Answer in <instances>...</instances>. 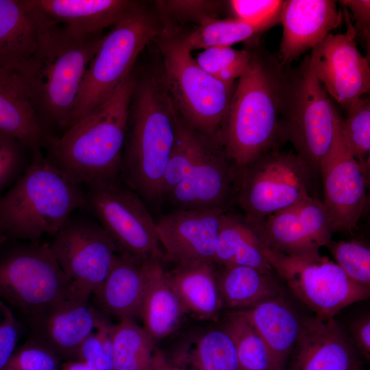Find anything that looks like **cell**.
<instances>
[{"instance_id": "1", "label": "cell", "mask_w": 370, "mask_h": 370, "mask_svg": "<svg viewBox=\"0 0 370 370\" xmlns=\"http://www.w3.org/2000/svg\"><path fill=\"white\" fill-rule=\"evenodd\" d=\"M43 17L34 53L16 71L5 73L18 84L40 125L54 138L71 125L85 73L104 36L81 34Z\"/></svg>"}, {"instance_id": "2", "label": "cell", "mask_w": 370, "mask_h": 370, "mask_svg": "<svg viewBox=\"0 0 370 370\" xmlns=\"http://www.w3.org/2000/svg\"><path fill=\"white\" fill-rule=\"evenodd\" d=\"M285 66L263 49L251 51L238 78L218 138L236 169L284 142L282 114Z\"/></svg>"}, {"instance_id": "3", "label": "cell", "mask_w": 370, "mask_h": 370, "mask_svg": "<svg viewBox=\"0 0 370 370\" xmlns=\"http://www.w3.org/2000/svg\"><path fill=\"white\" fill-rule=\"evenodd\" d=\"M136 87L131 73L98 108L49 140L46 159L83 186L119 178Z\"/></svg>"}, {"instance_id": "4", "label": "cell", "mask_w": 370, "mask_h": 370, "mask_svg": "<svg viewBox=\"0 0 370 370\" xmlns=\"http://www.w3.org/2000/svg\"><path fill=\"white\" fill-rule=\"evenodd\" d=\"M84 199V186L36 150L24 173L0 196V233L12 241L53 236L82 208Z\"/></svg>"}, {"instance_id": "5", "label": "cell", "mask_w": 370, "mask_h": 370, "mask_svg": "<svg viewBox=\"0 0 370 370\" xmlns=\"http://www.w3.org/2000/svg\"><path fill=\"white\" fill-rule=\"evenodd\" d=\"M180 117L164 84L156 79L138 90L129 120L119 178L145 201H162L163 178Z\"/></svg>"}, {"instance_id": "6", "label": "cell", "mask_w": 370, "mask_h": 370, "mask_svg": "<svg viewBox=\"0 0 370 370\" xmlns=\"http://www.w3.org/2000/svg\"><path fill=\"white\" fill-rule=\"evenodd\" d=\"M340 118L318 79L308 54L293 69H286L282 114L283 139L293 145L314 174L333 142Z\"/></svg>"}, {"instance_id": "7", "label": "cell", "mask_w": 370, "mask_h": 370, "mask_svg": "<svg viewBox=\"0 0 370 370\" xmlns=\"http://www.w3.org/2000/svg\"><path fill=\"white\" fill-rule=\"evenodd\" d=\"M158 41L163 58V82L176 110L192 129L218 139L234 85H227L204 71L182 38L165 32Z\"/></svg>"}, {"instance_id": "8", "label": "cell", "mask_w": 370, "mask_h": 370, "mask_svg": "<svg viewBox=\"0 0 370 370\" xmlns=\"http://www.w3.org/2000/svg\"><path fill=\"white\" fill-rule=\"evenodd\" d=\"M315 174L295 152L271 149L236 169L234 199L249 225L310 195Z\"/></svg>"}, {"instance_id": "9", "label": "cell", "mask_w": 370, "mask_h": 370, "mask_svg": "<svg viewBox=\"0 0 370 370\" xmlns=\"http://www.w3.org/2000/svg\"><path fill=\"white\" fill-rule=\"evenodd\" d=\"M158 35L152 18L138 7L113 25L86 69L71 126L95 111L112 95L132 73L145 47Z\"/></svg>"}, {"instance_id": "10", "label": "cell", "mask_w": 370, "mask_h": 370, "mask_svg": "<svg viewBox=\"0 0 370 370\" xmlns=\"http://www.w3.org/2000/svg\"><path fill=\"white\" fill-rule=\"evenodd\" d=\"M18 242L0 254V299L31 317L73 296L49 243Z\"/></svg>"}, {"instance_id": "11", "label": "cell", "mask_w": 370, "mask_h": 370, "mask_svg": "<svg viewBox=\"0 0 370 370\" xmlns=\"http://www.w3.org/2000/svg\"><path fill=\"white\" fill-rule=\"evenodd\" d=\"M84 188L82 209L108 232L119 254L140 262L161 257L156 222L136 192L119 177Z\"/></svg>"}, {"instance_id": "12", "label": "cell", "mask_w": 370, "mask_h": 370, "mask_svg": "<svg viewBox=\"0 0 370 370\" xmlns=\"http://www.w3.org/2000/svg\"><path fill=\"white\" fill-rule=\"evenodd\" d=\"M49 246L73 296L84 300L103 282L119 254L111 236L82 208L69 217Z\"/></svg>"}, {"instance_id": "13", "label": "cell", "mask_w": 370, "mask_h": 370, "mask_svg": "<svg viewBox=\"0 0 370 370\" xmlns=\"http://www.w3.org/2000/svg\"><path fill=\"white\" fill-rule=\"evenodd\" d=\"M275 273L314 316L334 318L342 309L369 297L370 288L352 280L340 267L321 255L286 256L264 247Z\"/></svg>"}, {"instance_id": "14", "label": "cell", "mask_w": 370, "mask_h": 370, "mask_svg": "<svg viewBox=\"0 0 370 370\" xmlns=\"http://www.w3.org/2000/svg\"><path fill=\"white\" fill-rule=\"evenodd\" d=\"M249 225L266 247L301 258L319 256L320 249L329 243L334 232L323 202L312 196Z\"/></svg>"}, {"instance_id": "15", "label": "cell", "mask_w": 370, "mask_h": 370, "mask_svg": "<svg viewBox=\"0 0 370 370\" xmlns=\"http://www.w3.org/2000/svg\"><path fill=\"white\" fill-rule=\"evenodd\" d=\"M236 174L220 141L204 136L183 180L162 201L175 209L227 210L234 199Z\"/></svg>"}, {"instance_id": "16", "label": "cell", "mask_w": 370, "mask_h": 370, "mask_svg": "<svg viewBox=\"0 0 370 370\" xmlns=\"http://www.w3.org/2000/svg\"><path fill=\"white\" fill-rule=\"evenodd\" d=\"M347 30L330 34L310 56L318 79L337 103L346 107L370 90V68L368 58L356 46V33L344 8Z\"/></svg>"}, {"instance_id": "17", "label": "cell", "mask_w": 370, "mask_h": 370, "mask_svg": "<svg viewBox=\"0 0 370 370\" xmlns=\"http://www.w3.org/2000/svg\"><path fill=\"white\" fill-rule=\"evenodd\" d=\"M337 122L331 147L322 160L319 173L324 188L322 201L334 232H352L367 203L365 166L347 149Z\"/></svg>"}, {"instance_id": "18", "label": "cell", "mask_w": 370, "mask_h": 370, "mask_svg": "<svg viewBox=\"0 0 370 370\" xmlns=\"http://www.w3.org/2000/svg\"><path fill=\"white\" fill-rule=\"evenodd\" d=\"M225 209H175L156 222L160 245L177 266L214 264Z\"/></svg>"}, {"instance_id": "19", "label": "cell", "mask_w": 370, "mask_h": 370, "mask_svg": "<svg viewBox=\"0 0 370 370\" xmlns=\"http://www.w3.org/2000/svg\"><path fill=\"white\" fill-rule=\"evenodd\" d=\"M287 370H363L350 336L334 318L302 317Z\"/></svg>"}, {"instance_id": "20", "label": "cell", "mask_w": 370, "mask_h": 370, "mask_svg": "<svg viewBox=\"0 0 370 370\" xmlns=\"http://www.w3.org/2000/svg\"><path fill=\"white\" fill-rule=\"evenodd\" d=\"M342 21L333 0L284 1L280 22L282 36L278 59L283 66L320 44Z\"/></svg>"}, {"instance_id": "21", "label": "cell", "mask_w": 370, "mask_h": 370, "mask_svg": "<svg viewBox=\"0 0 370 370\" xmlns=\"http://www.w3.org/2000/svg\"><path fill=\"white\" fill-rule=\"evenodd\" d=\"M88 301L65 299L29 317L32 338L61 359L75 360L81 344L94 331L99 314Z\"/></svg>"}, {"instance_id": "22", "label": "cell", "mask_w": 370, "mask_h": 370, "mask_svg": "<svg viewBox=\"0 0 370 370\" xmlns=\"http://www.w3.org/2000/svg\"><path fill=\"white\" fill-rule=\"evenodd\" d=\"M236 312L247 319L262 339L268 354L269 370H286L302 317L283 295Z\"/></svg>"}, {"instance_id": "23", "label": "cell", "mask_w": 370, "mask_h": 370, "mask_svg": "<svg viewBox=\"0 0 370 370\" xmlns=\"http://www.w3.org/2000/svg\"><path fill=\"white\" fill-rule=\"evenodd\" d=\"M47 19L84 35L102 33L137 8L128 0H29Z\"/></svg>"}, {"instance_id": "24", "label": "cell", "mask_w": 370, "mask_h": 370, "mask_svg": "<svg viewBox=\"0 0 370 370\" xmlns=\"http://www.w3.org/2000/svg\"><path fill=\"white\" fill-rule=\"evenodd\" d=\"M43 22L28 0H0V72H14L34 53Z\"/></svg>"}, {"instance_id": "25", "label": "cell", "mask_w": 370, "mask_h": 370, "mask_svg": "<svg viewBox=\"0 0 370 370\" xmlns=\"http://www.w3.org/2000/svg\"><path fill=\"white\" fill-rule=\"evenodd\" d=\"M145 284L140 310L143 328L155 341L179 325L185 308L172 287L160 257L144 260Z\"/></svg>"}, {"instance_id": "26", "label": "cell", "mask_w": 370, "mask_h": 370, "mask_svg": "<svg viewBox=\"0 0 370 370\" xmlns=\"http://www.w3.org/2000/svg\"><path fill=\"white\" fill-rule=\"evenodd\" d=\"M142 262L119 253L106 278L92 294L120 321L140 314L145 284Z\"/></svg>"}, {"instance_id": "27", "label": "cell", "mask_w": 370, "mask_h": 370, "mask_svg": "<svg viewBox=\"0 0 370 370\" xmlns=\"http://www.w3.org/2000/svg\"><path fill=\"white\" fill-rule=\"evenodd\" d=\"M274 273L246 266L223 267L217 276L223 306L240 311L282 296Z\"/></svg>"}, {"instance_id": "28", "label": "cell", "mask_w": 370, "mask_h": 370, "mask_svg": "<svg viewBox=\"0 0 370 370\" xmlns=\"http://www.w3.org/2000/svg\"><path fill=\"white\" fill-rule=\"evenodd\" d=\"M0 132L12 136L34 151L45 148L49 137L14 79L0 72Z\"/></svg>"}, {"instance_id": "29", "label": "cell", "mask_w": 370, "mask_h": 370, "mask_svg": "<svg viewBox=\"0 0 370 370\" xmlns=\"http://www.w3.org/2000/svg\"><path fill=\"white\" fill-rule=\"evenodd\" d=\"M167 274L186 310L203 319L218 314L223 303L212 263L177 266Z\"/></svg>"}, {"instance_id": "30", "label": "cell", "mask_w": 370, "mask_h": 370, "mask_svg": "<svg viewBox=\"0 0 370 370\" xmlns=\"http://www.w3.org/2000/svg\"><path fill=\"white\" fill-rule=\"evenodd\" d=\"M214 263L223 267L246 266L274 273L257 234L243 218L227 211L222 219Z\"/></svg>"}, {"instance_id": "31", "label": "cell", "mask_w": 370, "mask_h": 370, "mask_svg": "<svg viewBox=\"0 0 370 370\" xmlns=\"http://www.w3.org/2000/svg\"><path fill=\"white\" fill-rule=\"evenodd\" d=\"M280 15L252 23L236 18H210L200 23L195 31L182 40L190 51L214 47H231L262 33L280 23Z\"/></svg>"}, {"instance_id": "32", "label": "cell", "mask_w": 370, "mask_h": 370, "mask_svg": "<svg viewBox=\"0 0 370 370\" xmlns=\"http://www.w3.org/2000/svg\"><path fill=\"white\" fill-rule=\"evenodd\" d=\"M153 342L134 319L121 320L114 330V370H152Z\"/></svg>"}, {"instance_id": "33", "label": "cell", "mask_w": 370, "mask_h": 370, "mask_svg": "<svg viewBox=\"0 0 370 370\" xmlns=\"http://www.w3.org/2000/svg\"><path fill=\"white\" fill-rule=\"evenodd\" d=\"M188 360L194 370H242L233 341L224 329L201 336Z\"/></svg>"}, {"instance_id": "34", "label": "cell", "mask_w": 370, "mask_h": 370, "mask_svg": "<svg viewBox=\"0 0 370 370\" xmlns=\"http://www.w3.org/2000/svg\"><path fill=\"white\" fill-rule=\"evenodd\" d=\"M223 329L233 341L242 370H269L266 347L246 318L234 312L229 315Z\"/></svg>"}, {"instance_id": "35", "label": "cell", "mask_w": 370, "mask_h": 370, "mask_svg": "<svg viewBox=\"0 0 370 370\" xmlns=\"http://www.w3.org/2000/svg\"><path fill=\"white\" fill-rule=\"evenodd\" d=\"M347 118L340 121L343 140L348 151L362 165L370 152V99L361 97L345 107Z\"/></svg>"}, {"instance_id": "36", "label": "cell", "mask_w": 370, "mask_h": 370, "mask_svg": "<svg viewBox=\"0 0 370 370\" xmlns=\"http://www.w3.org/2000/svg\"><path fill=\"white\" fill-rule=\"evenodd\" d=\"M250 59L251 51L235 49L231 47L207 48L195 58L204 71L230 86H234V80L246 71Z\"/></svg>"}, {"instance_id": "37", "label": "cell", "mask_w": 370, "mask_h": 370, "mask_svg": "<svg viewBox=\"0 0 370 370\" xmlns=\"http://www.w3.org/2000/svg\"><path fill=\"white\" fill-rule=\"evenodd\" d=\"M114 325L99 313L95 328L96 331L82 342L75 360L82 362L95 370H114Z\"/></svg>"}, {"instance_id": "38", "label": "cell", "mask_w": 370, "mask_h": 370, "mask_svg": "<svg viewBox=\"0 0 370 370\" xmlns=\"http://www.w3.org/2000/svg\"><path fill=\"white\" fill-rule=\"evenodd\" d=\"M336 262L354 282L370 288V249L357 241L332 240L326 245Z\"/></svg>"}, {"instance_id": "39", "label": "cell", "mask_w": 370, "mask_h": 370, "mask_svg": "<svg viewBox=\"0 0 370 370\" xmlns=\"http://www.w3.org/2000/svg\"><path fill=\"white\" fill-rule=\"evenodd\" d=\"M35 151L0 132V196L24 173Z\"/></svg>"}, {"instance_id": "40", "label": "cell", "mask_w": 370, "mask_h": 370, "mask_svg": "<svg viewBox=\"0 0 370 370\" xmlns=\"http://www.w3.org/2000/svg\"><path fill=\"white\" fill-rule=\"evenodd\" d=\"M61 358L31 338L16 348L4 370H60Z\"/></svg>"}, {"instance_id": "41", "label": "cell", "mask_w": 370, "mask_h": 370, "mask_svg": "<svg viewBox=\"0 0 370 370\" xmlns=\"http://www.w3.org/2000/svg\"><path fill=\"white\" fill-rule=\"evenodd\" d=\"M160 9L179 20L198 22L217 18L223 1L206 0L158 1Z\"/></svg>"}, {"instance_id": "42", "label": "cell", "mask_w": 370, "mask_h": 370, "mask_svg": "<svg viewBox=\"0 0 370 370\" xmlns=\"http://www.w3.org/2000/svg\"><path fill=\"white\" fill-rule=\"evenodd\" d=\"M284 1L279 0H231L227 4L236 18L257 23L280 15Z\"/></svg>"}, {"instance_id": "43", "label": "cell", "mask_w": 370, "mask_h": 370, "mask_svg": "<svg viewBox=\"0 0 370 370\" xmlns=\"http://www.w3.org/2000/svg\"><path fill=\"white\" fill-rule=\"evenodd\" d=\"M21 325L11 308L0 299V370H4L16 349Z\"/></svg>"}, {"instance_id": "44", "label": "cell", "mask_w": 370, "mask_h": 370, "mask_svg": "<svg viewBox=\"0 0 370 370\" xmlns=\"http://www.w3.org/2000/svg\"><path fill=\"white\" fill-rule=\"evenodd\" d=\"M344 8L349 9L355 20L354 25L356 36H360L369 48L370 41V1L343 0L339 1Z\"/></svg>"}, {"instance_id": "45", "label": "cell", "mask_w": 370, "mask_h": 370, "mask_svg": "<svg viewBox=\"0 0 370 370\" xmlns=\"http://www.w3.org/2000/svg\"><path fill=\"white\" fill-rule=\"evenodd\" d=\"M351 339L360 356L370 360V317L365 314L349 323Z\"/></svg>"}, {"instance_id": "46", "label": "cell", "mask_w": 370, "mask_h": 370, "mask_svg": "<svg viewBox=\"0 0 370 370\" xmlns=\"http://www.w3.org/2000/svg\"><path fill=\"white\" fill-rule=\"evenodd\" d=\"M152 370H194L175 365L169 362L161 352H154Z\"/></svg>"}, {"instance_id": "47", "label": "cell", "mask_w": 370, "mask_h": 370, "mask_svg": "<svg viewBox=\"0 0 370 370\" xmlns=\"http://www.w3.org/2000/svg\"><path fill=\"white\" fill-rule=\"evenodd\" d=\"M60 370H95L88 365L79 360H69L64 362Z\"/></svg>"}, {"instance_id": "48", "label": "cell", "mask_w": 370, "mask_h": 370, "mask_svg": "<svg viewBox=\"0 0 370 370\" xmlns=\"http://www.w3.org/2000/svg\"><path fill=\"white\" fill-rule=\"evenodd\" d=\"M6 239L4 236L0 233V245H1Z\"/></svg>"}]
</instances>
